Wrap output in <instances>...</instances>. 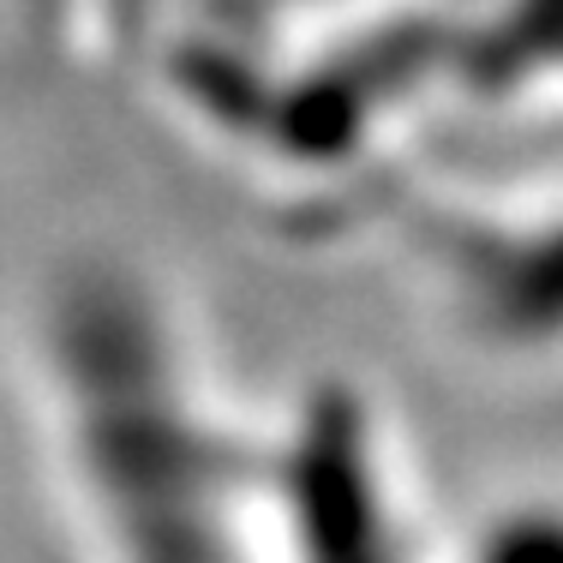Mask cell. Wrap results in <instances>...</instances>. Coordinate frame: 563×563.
Listing matches in <instances>:
<instances>
[{"label": "cell", "instance_id": "cell-1", "mask_svg": "<svg viewBox=\"0 0 563 563\" xmlns=\"http://www.w3.org/2000/svg\"><path fill=\"white\" fill-rule=\"evenodd\" d=\"M168 318L114 271L73 276L36 324V384L78 563H228V444Z\"/></svg>", "mask_w": 563, "mask_h": 563}, {"label": "cell", "instance_id": "cell-2", "mask_svg": "<svg viewBox=\"0 0 563 563\" xmlns=\"http://www.w3.org/2000/svg\"><path fill=\"white\" fill-rule=\"evenodd\" d=\"M492 563H563V533L552 528H533V533H516Z\"/></svg>", "mask_w": 563, "mask_h": 563}]
</instances>
